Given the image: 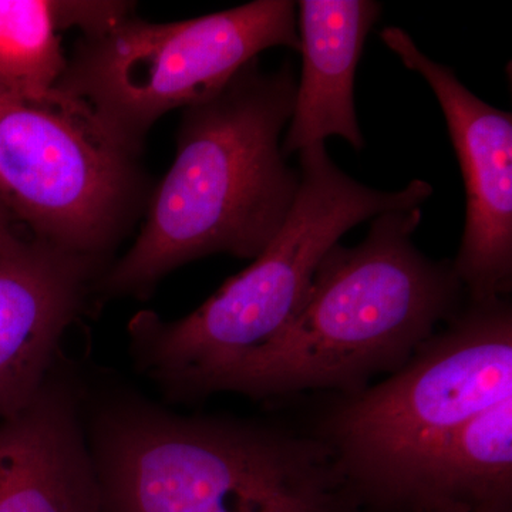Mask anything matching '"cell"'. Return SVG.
<instances>
[{"label":"cell","instance_id":"1","mask_svg":"<svg viewBox=\"0 0 512 512\" xmlns=\"http://www.w3.org/2000/svg\"><path fill=\"white\" fill-rule=\"evenodd\" d=\"M289 62L252 60L210 99L185 107L177 154L151 197L140 235L101 278L111 296H146L185 264L215 254L258 258L299 190L282 154L296 96Z\"/></svg>","mask_w":512,"mask_h":512},{"label":"cell","instance_id":"2","mask_svg":"<svg viewBox=\"0 0 512 512\" xmlns=\"http://www.w3.org/2000/svg\"><path fill=\"white\" fill-rule=\"evenodd\" d=\"M421 218V207L386 212L360 244L330 249L288 325L222 375L214 394L349 396L402 369L467 301L453 261L414 245Z\"/></svg>","mask_w":512,"mask_h":512},{"label":"cell","instance_id":"3","mask_svg":"<svg viewBox=\"0 0 512 512\" xmlns=\"http://www.w3.org/2000/svg\"><path fill=\"white\" fill-rule=\"evenodd\" d=\"M86 430L99 512H363L315 436L133 392L103 397Z\"/></svg>","mask_w":512,"mask_h":512},{"label":"cell","instance_id":"4","mask_svg":"<svg viewBox=\"0 0 512 512\" xmlns=\"http://www.w3.org/2000/svg\"><path fill=\"white\" fill-rule=\"evenodd\" d=\"M298 171L284 225L248 268L184 318L141 311L128 322L134 365L170 399L214 394L222 375L288 325L320 262L346 232L386 212L421 207L434 192L420 178L397 191L367 187L333 163L325 143L299 151Z\"/></svg>","mask_w":512,"mask_h":512},{"label":"cell","instance_id":"5","mask_svg":"<svg viewBox=\"0 0 512 512\" xmlns=\"http://www.w3.org/2000/svg\"><path fill=\"white\" fill-rule=\"evenodd\" d=\"M511 397L510 299H467L402 369L338 396L313 436L360 510L373 512L410 464Z\"/></svg>","mask_w":512,"mask_h":512},{"label":"cell","instance_id":"6","mask_svg":"<svg viewBox=\"0 0 512 512\" xmlns=\"http://www.w3.org/2000/svg\"><path fill=\"white\" fill-rule=\"evenodd\" d=\"M296 3L255 0L173 23L128 16L83 37L56 90L82 107L101 134L138 156L148 130L175 109L210 99L259 53H299Z\"/></svg>","mask_w":512,"mask_h":512},{"label":"cell","instance_id":"7","mask_svg":"<svg viewBox=\"0 0 512 512\" xmlns=\"http://www.w3.org/2000/svg\"><path fill=\"white\" fill-rule=\"evenodd\" d=\"M136 158L66 97L36 104L0 86V201L32 237L101 264L141 198Z\"/></svg>","mask_w":512,"mask_h":512},{"label":"cell","instance_id":"8","mask_svg":"<svg viewBox=\"0 0 512 512\" xmlns=\"http://www.w3.org/2000/svg\"><path fill=\"white\" fill-rule=\"evenodd\" d=\"M403 66L419 73L439 101L453 143L467 212L454 272L471 302L507 298L512 289V114L478 99L446 64L421 52L402 28L380 32Z\"/></svg>","mask_w":512,"mask_h":512},{"label":"cell","instance_id":"9","mask_svg":"<svg viewBox=\"0 0 512 512\" xmlns=\"http://www.w3.org/2000/svg\"><path fill=\"white\" fill-rule=\"evenodd\" d=\"M100 265L16 231L0 241V421L25 409L55 372Z\"/></svg>","mask_w":512,"mask_h":512},{"label":"cell","instance_id":"10","mask_svg":"<svg viewBox=\"0 0 512 512\" xmlns=\"http://www.w3.org/2000/svg\"><path fill=\"white\" fill-rule=\"evenodd\" d=\"M79 393L53 372L0 421V512H99V483Z\"/></svg>","mask_w":512,"mask_h":512},{"label":"cell","instance_id":"11","mask_svg":"<svg viewBox=\"0 0 512 512\" xmlns=\"http://www.w3.org/2000/svg\"><path fill=\"white\" fill-rule=\"evenodd\" d=\"M302 73L282 154L342 137L365 147L355 106V77L366 37L382 15L373 0H302L296 3Z\"/></svg>","mask_w":512,"mask_h":512},{"label":"cell","instance_id":"12","mask_svg":"<svg viewBox=\"0 0 512 512\" xmlns=\"http://www.w3.org/2000/svg\"><path fill=\"white\" fill-rule=\"evenodd\" d=\"M373 512H512V397L410 464Z\"/></svg>","mask_w":512,"mask_h":512},{"label":"cell","instance_id":"13","mask_svg":"<svg viewBox=\"0 0 512 512\" xmlns=\"http://www.w3.org/2000/svg\"><path fill=\"white\" fill-rule=\"evenodd\" d=\"M59 32L53 0H0V86L30 103H62Z\"/></svg>","mask_w":512,"mask_h":512},{"label":"cell","instance_id":"14","mask_svg":"<svg viewBox=\"0 0 512 512\" xmlns=\"http://www.w3.org/2000/svg\"><path fill=\"white\" fill-rule=\"evenodd\" d=\"M59 30L77 28L83 37H92L119 25L133 15L128 2H86V0H53Z\"/></svg>","mask_w":512,"mask_h":512},{"label":"cell","instance_id":"15","mask_svg":"<svg viewBox=\"0 0 512 512\" xmlns=\"http://www.w3.org/2000/svg\"><path fill=\"white\" fill-rule=\"evenodd\" d=\"M15 229V221L10 217L8 210H6L5 205L0 201V241L8 237V235L12 234Z\"/></svg>","mask_w":512,"mask_h":512}]
</instances>
